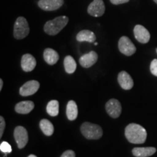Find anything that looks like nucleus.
<instances>
[{"label": "nucleus", "instance_id": "obj_20", "mask_svg": "<svg viewBox=\"0 0 157 157\" xmlns=\"http://www.w3.org/2000/svg\"><path fill=\"white\" fill-rule=\"evenodd\" d=\"M39 127L42 132L47 136H51L54 132L53 124L48 119H42L39 122Z\"/></svg>", "mask_w": 157, "mask_h": 157}, {"label": "nucleus", "instance_id": "obj_12", "mask_svg": "<svg viewBox=\"0 0 157 157\" xmlns=\"http://www.w3.org/2000/svg\"><path fill=\"white\" fill-rule=\"evenodd\" d=\"M36 66V60L31 54L23 55L21 59V67L25 72H30L33 71Z\"/></svg>", "mask_w": 157, "mask_h": 157}, {"label": "nucleus", "instance_id": "obj_22", "mask_svg": "<svg viewBox=\"0 0 157 157\" xmlns=\"http://www.w3.org/2000/svg\"><path fill=\"white\" fill-rule=\"evenodd\" d=\"M47 112L51 117H56L59 113V102L52 100L49 102L47 105Z\"/></svg>", "mask_w": 157, "mask_h": 157}, {"label": "nucleus", "instance_id": "obj_32", "mask_svg": "<svg viewBox=\"0 0 157 157\" xmlns=\"http://www.w3.org/2000/svg\"><path fill=\"white\" fill-rule=\"evenodd\" d=\"M156 52H157V49H156Z\"/></svg>", "mask_w": 157, "mask_h": 157}, {"label": "nucleus", "instance_id": "obj_24", "mask_svg": "<svg viewBox=\"0 0 157 157\" xmlns=\"http://www.w3.org/2000/svg\"><path fill=\"white\" fill-rule=\"evenodd\" d=\"M150 70L153 75L157 76V59H154L151 63Z\"/></svg>", "mask_w": 157, "mask_h": 157}, {"label": "nucleus", "instance_id": "obj_9", "mask_svg": "<svg viewBox=\"0 0 157 157\" xmlns=\"http://www.w3.org/2000/svg\"><path fill=\"white\" fill-rule=\"evenodd\" d=\"M39 82L35 80H31V81L27 82L23 85L20 88V94L21 95L25 97V96H29L34 95L36 93L39 89Z\"/></svg>", "mask_w": 157, "mask_h": 157}, {"label": "nucleus", "instance_id": "obj_29", "mask_svg": "<svg viewBox=\"0 0 157 157\" xmlns=\"http://www.w3.org/2000/svg\"><path fill=\"white\" fill-rule=\"evenodd\" d=\"M28 157H37V156H35V155H34V154H31V155H29Z\"/></svg>", "mask_w": 157, "mask_h": 157}, {"label": "nucleus", "instance_id": "obj_14", "mask_svg": "<svg viewBox=\"0 0 157 157\" xmlns=\"http://www.w3.org/2000/svg\"><path fill=\"white\" fill-rule=\"evenodd\" d=\"M98 60V54L95 51H91L84 54L79 58V63L82 67L90 68L93 66Z\"/></svg>", "mask_w": 157, "mask_h": 157}, {"label": "nucleus", "instance_id": "obj_11", "mask_svg": "<svg viewBox=\"0 0 157 157\" xmlns=\"http://www.w3.org/2000/svg\"><path fill=\"white\" fill-rule=\"evenodd\" d=\"M63 2V0H40L38 6L44 11H53L60 8Z\"/></svg>", "mask_w": 157, "mask_h": 157}, {"label": "nucleus", "instance_id": "obj_15", "mask_svg": "<svg viewBox=\"0 0 157 157\" xmlns=\"http://www.w3.org/2000/svg\"><path fill=\"white\" fill-rule=\"evenodd\" d=\"M34 103L32 101H22L17 103L15 107V110L17 113L21 114H27L34 109Z\"/></svg>", "mask_w": 157, "mask_h": 157}, {"label": "nucleus", "instance_id": "obj_31", "mask_svg": "<svg viewBox=\"0 0 157 157\" xmlns=\"http://www.w3.org/2000/svg\"><path fill=\"white\" fill-rule=\"evenodd\" d=\"M154 2H155V3L157 4V0H154Z\"/></svg>", "mask_w": 157, "mask_h": 157}, {"label": "nucleus", "instance_id": "obj_3", "mask_svg": "<svg viewBox=\"0 0 157 157\" xmlns=\"http://www.w3.org/2000/svg\"><path fill=\"white\" fill-rule=\"evenodd\" d=\"M82 134L89 140H98L103 135V129L99 125L90 122H84L82 124Z\"/></svg>", "mask_w": 157, "mask_h": 157}, {"label": "nucleus", "instance_id": "obj_25", "mask_svg": "<svg viewBox=\"0 0 157 157\" xmlns=\"http://www.w3.org/2000/svg\"><path fill=\"white\" fill-rule=\"evenodd\" d=\"M5 128V121L2 117H0V137H2Z\"/></svg>", "mask_w": 157, "mask_h": 157}, {"label": "nucleus", "instance_id": "obj_17", "mask_svg": "<svg viewBox=\"0 0 157 157\" xmlns=\"http://www.w3.org/2000/svg\"><path fill=\"white\" fill-rule=\"evenodd\" d=\"M76 40L80 42H95L96 40V36L93 31L89 30H82L76 35Z\"/></svg>", "mask_w": 157, "mask_h": 157}, {"label": "nucleus", "instance_id": "obj_1", "mask_svg": "<svg viewBox=\"0 0 157 157\" xmlns=\"http://www.w3.org/2000/svg\"><path fill=\"white\" fill-rule=\"evenodd\" d=\"M125 136L129 143L134 144L144 143L147 137V132L142 126L131 123L125 128Z\"/></svg>", "mask_w": 157, "mask_h": 157}, {"label": "nucleus", "instance_id": "obj_2", "mask_svg": "<svg viewBox=\"0 0 157 157\" xmlns=\"http://www.w3.org/2000/svg\"><path fill=\"white\" fill-rule=\"evenodd\" d=\"M68 18L66 16H59L56 18L49 21L45 23L44 26V31L46 34L51 36L58 34L67 25Z\"/></svg>", "mask_w": 157, "mask_h": 157}, {"label": "nucleus", "instance_id": "obj_16", "mask_svg": "<svg viewBox=\"0 0 157 157\" xmlns=\"http://www.w3.org/2000/svg\"><path fill=\"white\" fill-rule=\"evenodd\" d=\"M156 151L154 147L135 148L132 149V154L136 157H148L152 156Z\"/></svg>", "mask_w": 157, "mask_h": 157}, {"label": "nucleus", "instance_id": "obj_13", "mask_svg": "<svg viewBox=\"0 0 157 157\" xmlns=\"http://www.w3.org/2000/svg\"><path fill=\"white\" fill-rule=\"evenodd\" d=\"M118 82L124 90H130L133 87L134 82L131 76L126 71H121L118 75Z\"/></svg>", "mask_w": 157, "mask_h": 157}, {"label": "nucleus", "instance_id": "obj_19", "mask_svg": "<svg viewBox=\"0 0 157 157\" xmlns=\"http://www.w3.org/2000/svg\"><path fill=\"white\" fill-rule=\"evenodd\" d=\"M66 115L70 121H74L77 118L78 116V108L75 101H68L66 106Z\"/></svg>", "mask_w": 157, "mask_h": 157}, {"label": "nucleus", "instance_id": "obj_7", "mask_svg": "<svg viewBox=\"0 0 157 157\" xmlns=\"http://www.w3.org/2000/svg\"><path fill=\"white\" fill-rule=\"evenodd\" d=\"M105 109L110 117L117 119L121 113V105L117 99H111L105 104Z\"/></svg>", "mask_w": 157, "mask_h": 157}, {"label": "nucleus", "instance_id": "obj_10", "mask_svg": "<svg viewBox=\"0 0 157 157\" xmlns=\"http://www.w3.org/2000/svg\"><path fill=\"white\" fill-rule=\"evenodd\" d=\"M134 34L135 39L142 44H146L150 40V33L144 26L141 25H135L134 28Z\"/></svg>", "mask_w": 157, "mask_h": 157}, {"label": "nucleus", "instance_id": "obj_18", "mask_svg": "<svg viewBox=\"0 0 157 157\" xmlns=\"http://www.w3.org/2000/svg\"><path fill=\"white\" fill-rule=\"evenodd\" d=\"M43 56L47 63L51 66L56 64L59 60V55L58 52L51 48H47L44 51Z\"/></svg>", "mask_w": 157, "mask_h": 157}, {"label": "nucleus", "instance_id": "obj_26", "mask_svg": "<svg viewBox=\"0 0 157 157\" xmlns=\"http://www.w3.org/2000/svg\"><path fill=\"white\" fill-rule=\"evenodd\" d=\"M60 157H76V154L74 151L68 150V151H66L61 155V156Z\"/></svg>", "mask_w": 157, "mask_h": 157}, {"label": "nucleus", "instance_id": "obj_28", "mask_svg": "<svg viewBox=\"0 0 157 157\" xmlns=\"http://www.w3.org/2000/svg\"><path fill=\"white\" fill-rule=\"evenodd\" d=\"M2 87H3V81L2 79H0V90H2Z\"/></svg>", "mask_w": 157, "mask_h": 157}, {"label": "nucleus", "instance_id": "obj_21", "mask_svg": "<svg viewBox=\"0 0 157 157\" xmlns=\"http://www.w3.org/2000/svg\"><path fill=\"white\" fill-rule=\"evenodd\" d=\"M64 68L68 74H73L76 69V63L73 57L68 56L64 59Z\"/></svg>", "mask_w": 157, "mask_h": 157}, {"label": "nucleus", "instance_id": "obj_4", "mask_svg": "<svg viewBox=\"0 0 157 157\" xmlns=\"http://www.w3.org/2000/svg\"><path fill=\"white\" fill-rule=\"evenodd\" d=\"M29 26L28 21L23 17H18L14 25V37L17 39H22L29 34Z\"/></svg>", "mask_w": 157, "mask_h": 157}, {"label": "nucleus", "instance_id": "obj_27", "mask_svg": "<svg viewBox=\"0 0 157 157\" xmlns=\"http://www.w3.org/2000/svg\"><path fill=\"white\" fill-rule=\"evenodd\" d=\"M111 2L113 4L115 5H121V4H124L128 2L129 0H110Z\"/></svg>", "mask_w": 157, "mask_h": 157}, {"label": "nucleus", "instance_id": "obj_8", "mask_svg": "<svg viewBox=\"0 0 157 157\" xmlns=\"http://www.w3.org/2000/svg\"><path fill=\"white\" fill-rule=\"evenodd\" d=\"M105 10V5L103 0H94L90 3L87 9L88 13L94 17H101L104 14Z\"/></svg>", "mask_w": 157, "mask_h": 157}, {"label": "nucleus", "instance_id": "obj_6", "mask_svg": "<svg viewBox=\"0 0 157 157\" xmlns=\"http://www.w3.org/2000/svg\"><path fill=\"white\" fill-rule=\"evenodd\" d=\"M14 137L18 148H23L29 141L27 130L22 126H17L14 130Z\"/></svg>", "mask_w": 157, "mask_h": 157}, {"label": "nucleus", "instance_id": "obj_30", "mask_svg": "<svg viewBox=\"0 0 157 157\" xmlns=\"http://www.w3.org/2000/svg\"><path fill=\"white\" fill-rule=\"evenodd\" d=\"M94 44H95V46H96V45H98V43H97V42H95V43H94Z\"/></svg>", "mask_w": 157, "mask_h": 157}, {"label": "nucleus", "instance_id": "obj_23", "mask_svg": "<svg viewBox=\"0 0 157 157\" xmlns=\"http://www.w3.org/2000/svg\"><path fill=\"white\" fill-rule=\"evenodd\" d=\"M0 150L3 153H10L12 151V148L8 143L3 141L0 145Z\"/></svg>", "mask_w": 157, "mask_h": 157}, {"label": "nucleus", "instance_id": "obj_5", "mask_svg": "<svg viewBox=\"0 0 157 157\" xmlns=\"http://www.w3.org/2000/svg\"><path fill=\"white\" fill-rule=\"evenodd\" d=\"M119 51L127 56H131L136 52V48L127 36H121L119 41Z\"/></svg>", "mask_w": 157, "mask_h": 157}]
</instances>
